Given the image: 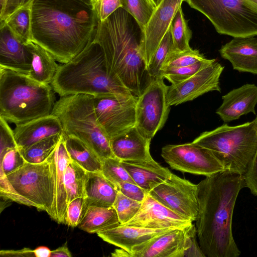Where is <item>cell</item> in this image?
<instances>
[{
    "instance_id": "17",
    "label": "cell",
    "mask_w": 257,
    "mask_h": 257,
    "mask_svg": "<svg viewBox=\"0 0 257 257\" xmlns=\"http://www.w3.org/2000/svg\"><path fill=\"white\" fill-rule=\"evenodd\" d=\"M192 221L170 210L147 193L137 214L125 225L162 229L185 227Z\"/></svg>"
},
{
    "instance_id": "21",
    "label": "cell",
    "mask_w": 257,
    "mask_h": 257,
    "mask_svg": "<svg viewBox=\"0 0 257 257\" xmlns=\"http://www.w3.org/2000/svg\"><path fill=\"white\" fill-rule=\"evenodd\" d=\"M0 67L28 75L32 55L27 46L18 40L7 27L1 23Z\"/></svg>"
},
{
    "instance_id": "33",
    "label": "cell",
    "mask_w": 257,
    "mask_h": 257,
    "mask_svg": "<svg viewBox=\"0 0 257 257\" xmlns=\"http://www.w3.org/2000/svg\"><path fill=\"white\" fill-rule=\"evenodd\" d=\"M170 28L173 39L172 52H180L191 49L189 46L191 31L184 19L181 7L176 12Z\"/></svg>"
},
{
    "instance_id": "18",
    "label": "cell",
    "mask_w": 257,
    "mask_h": 257,
    "mask_svg": "<svg viewBox=\"0 0 257 257\" xmlns=\"http://www.w3.org/2000/svg\"><path fill=\"white\" fill-rule=\"evenodd\" d=\"M47 159L51 164L55 184L53 219L58 223H64L68 206L64 183L65 172L72 160L66 150L63 134L55 149Z\"/></svg>"
},
{
    "instance_id": "8",
    "label": "cell",
    "mask_w": 257,
    "mask_h": 257,
    "mask_svg": "<svg viewBox=\"0 0 257 257\" xmlns=\"http://www.w3.org/2000/svg\"><path fill=\"white\" fill-rule=\"evenodd\" d=\"M204 15L220 34L257 35V7L246 0H184Z\"/></svg>"
},
{
    "instance_id": "39",
    "label": "cell",
    "mask_w": 257,
    "mask_h": 257,
    "mask_svg": "<svg viewBox=\"0 0 257 257\" xmlns=\"http://www.w3.org/2000/svg\"><path fill=\"white\" fill-rule=\"evenodd\" d=\"M205 58L197 50L191 49L180 52L172 51L167 56L162 70L166 68L191 65Z\"/></svg>"
},
{
    "instance_id": "15",
    "label": "cell",
    "mask_w": 257,
    "mask_h": 257,
    "mask_svg": "<svg viewBox=\"0 0 257 257\" xmlns=\"http://www.w3.org/2000/svg\"><path fill=\"white\" fill-rule=\"evenodd\" d=\"M192 225L169 229L135 246L130 253L131 257H184L190 247Z\"/></svg>"
},
{
    "instance_id": "50",
    "label": "cell",
    "mask_w": 257,
    "mask_h": 257,
    "mask_svg": "<svg viewBox=\"0 0 257 257\" xmlns=\"http://www.w3.org/2000/svg\"><path fill=\"white\" fill-rule=\"evenodd\" d=\"M36 257H50L51 250L46 246H39L34 249Z\"/></svg>"
},
{
    "instance_id": "52",
    "label": "cell",
    "mask_w": 257,
    "mask_h": 257,
    "mask_svg": "<svg viewBox=\"0 0 257 257\" xmlns=\"http://www.w3.org/2000/svg\"><path fill=\"white\" fill-rule=\"evenodd\" d=\"M152 2L155 5L156 8L161 4L163 0H151Z\"/></svg>"
},
{
    "instance_id": "19",
    "label": "cell",
    "mask_w": 257,
    "mask_h": 257,
    "mask_svg": "<svg viewBox=\"0 0 257 257\" xmlns=\"http://www.w3.org/2000/svg\"><path fill=\"white\" fill-rule=\"evenodd\" d=\"M223 102L216 113L224 122L238 119L250 112L255 114L257 86L247 83L233 89L222 97Z\"/></svg>"
},
{
    "instance_id": "36",
    "label": "cell",
    "mask_w": 257,
    "mask_h": 257,
    "mask_svg": "<svg viewBox=\"0 0 257 257\" xmlns=\"http://www.w3.org/2000/svg\"><path fill=\"white\" fill-rule=\"evenodd\" d=\"M122 7L137 21L143 31L156 7L151 0H121Z\"/></svg>"
},
{
    "instance_id": "3",
    "label": "cell",
    "mask_w": 257,
    "mask_h": 257,
    "mask_svg": "<svg viewBox=\"0 0 257 257\" xmlns=\"http://www.w3.org/2000/svg\"><path fill=\"white\" fill-rule=\"evenodd\" d=\"M143 34L136 19L119 8L97 22L93 40L102 49L109 76L137 97L153 79L141 54Z\"/></svg>"
},
{
    "instance_id": "12",
    "label": "cell",
    "mask_w": 257,
    "mask_h": 257,
    "mask_svg": "<svg viewBox=\"0 0 257 257\" xmlns=\"http://www.w3.org/2000/svg\"><path fill=\"white\" fill-rule=\"evenodd\" d=\"M161 156L172 169L182 172L207 176L224 171L209 150L193 142L166 145Z\"/></svg>"
},
{
    "instance_id": "26",
    "label": "cell",
    "mask_w": 257,
    "mask_h": 257,
    "mask_svg": "<svg viewBox=\"0 0 257 257\" xmlns=\"http://www.w3.org/2000/svg\"><path fill=\"white\" fill-rule=\"evenodd\" d=\"M117 192L115 186L101 171L87 172L84 196L88 206H112Z\"/></svg>"
},
{
    "instance_id": "45",
    "label": "cell",
    "mask_w": 257,
    "mask_h": 257,
    "mask_svg": "<svg viewBox=\"0 0 257 257\" xmlns=\"http://www.w3.org/2000/svg\"><path fill=\"white\" fill-rule=\"evenodd\" d=\"M245 186L257 196V151L243 175Z\"/></svg>"
},
{
    "instance_id": "25",
    "label": "cell",
    "mask_w": 257,
    "mask_h": 257,
    "mask_svg": "<svg viewBox=\"0 0 257 257\" xmlns=\"http://www.w3.org/2000/svg\"><path fill=\"white\" fill-rule=\"evenodd\" d=\"M134 182L148 193L172 174L153 159L150 160H120Z\"/></svg>"
},
{
    "instance_id": "35",
    "label": "cell",
    "mask_w": 257,
    "mask_h": 257,
    "mask_svg": "<svg viewBox=\"0 0 257 257\" xmlns=\"http://www.w3.org/2000/svg\"><path fill=\"white\" fill-rule=\"evenodd\" d=\"M173 50V39L170 27L164 36L148 67L152 79L162 77L161 70L168 54Z\"/></svg>"
},
{
    "instance_id": "14",
    "label": "cell",
    "mask_w": 257,
    "mask_h": 257,
    "mask_svg": "<svg viewBox=\"0 0 257 257\" xmlns=\"http://www.w3.org/2000/svg\"><path fill=\"white\" fill-rule=\"evenodd\" d=\"M224 68L216 61L187 80L176 85L168 86L167 104L170 106L177 105L192 101L208 92H221L219 78Z\"/></svg>"
},
{
    "instance_id": "40",
    "label": "cell",
    "mask_w": 257,
    "mask_h": 257,
    "mask_svg": "<svg viewBox=\"0 0 257 257\" xmlns=\"http://www.w3.org/2000/svg\"><path fill=\"white\" fill-rule=\"evenodd\" d=\"M88 206L84 196L69 202L68 203L64 224L72 227H77L84 217Z\"/></svg>"
},
{
    "instance_id": "9",
    "label": "cell",
    "mask_w": 257,
    "mask_h": 257,
    "mask_svg": "<svg viewBox=\"0 0 257 257\" xmlns=\"http://www.w3.org/2000/svg\"><path fill=\"white\" fill-rule=\"evenodd\" d=\"M6 176L14 190L28 206L46 211L53 219L55 184L48 159L39 164L26 162Z\"/></svg>"
},
{
    "instance_id": "37",
    "label": "cell",
    "mask_w": 257,
    "mask_h": 257,
    "mask_svg": "<svg viewBox=\"0 0 257 257\" xmlns=\"http://www.w3.org/2000/svg\"><path fill=\"white\" fill-rule=\"evenodd\" d=\"M101 172L115 186L121 182L136 184L121 165L120 160L116 157L108 158L102 161Z\"/></svg>"
},
{
    "instance_id": "51",
    "label": "cell",
    "mask_w": 257,
    "mask_h": 257,
    "mask_svg": "<svg viewBox=\"0 0 257 257\" xmlns=\"http://www.w3.org/2000/svg\"><path fill=\"white\" fill-rule=\"evenodd\" d=\"M111 255L114 257H130V253L122 248L115 249L113 252L111 253Z\"/></svg>"
},
{
    "instance_id": "53",
    "label": "cell",
    "mask_w": 257,
    "mask_h": 257,
    "mask_svg": "<svg viewBox=\"0 0 257 257\" xmlns=\"http://www.w3.org/2000/svg\"><path fill=\"white\" fill-rule=\"evenodd\" d=\"M7 0H0L1 10L4 8Z\"/></svg>"
},
{
    "instance_id": "27",
    "label": "cell",
    "mask_w": 257,
    "mask_h": 257,
    "mask_svg": "<svg viewBox=\"0 0 257 257\" xmlns=\"http://www.w3.org/2000/svg\"><path fill=\"white\" fill-rule=\"evenodd\" d=\"M26 45L32 55L31 68L27 75L38 82L51 85L59 67L56 60L45 49L32 41Z\"/></svg>"
},
{
    "instance_id": "49",
    "label": "cell",
    "mask_w": 257,
    "mask_h": 257,
    "mask_svg": "<svg viewBox=\"0 0 257 257\" xmlns=\"http://www.w3.org/2000/svg\"><path fill=\"white\" fill-rule=\"evenodd\" d=\"M72 254L70 251L67 242L63 245L59 247L55 250H51L50 257H71Z\"/></svg>"
},
{
    "instance_id": "43",
    "label": "cell",
    "mask_w": 257,
    "mask_h": 257,
    "mask_svg": "<svg viewBox=\"0 0 257 257\" xmlns=\"http://www.w3.org/2000/svg\"><path fill=\"white\" fill-rule=\"evenodd\" d=\"M0 155L3 154L9 149L18 147L14 131L9 126L8 121L1 116H0Z\"/></svg>"
},
{
    "instance_id": "6",
    "label": "cell",
    "mask_w": 257,
    "mask_h": 257,
    "mask_svg": "<svg viewBox=\"0 0 257 257\" xmlns=\"http://www.w3.org/2000/svg\"><path fill=\"white\" fill-rule=\"evenodd\" d=\"M192 142L209 150L224 171L243 175L257 151V117L235 126L224 124Z\"/></svg>"
},
{
    "instance_id": "54",
    "label": "cell",
    "mask_w": 257,
    "mask_h": 257,
    "mask_svg": "<svg viewBox=\"0 0 257 257\" xmlns=\"http://www.w3.org/2000/svg\"><path fill=\"white\" fill-rule=\"evenodd\" d=\"M246 1L257 7V0H246Z\"/></svg>"
},
{
    "instance_id": "13",
    "label": "cell",
    "mask_w": 257,
    "mask_h": 257,
    "mask_svg": "<svg viewBox=\"0 0 257 257\" xmlns=\"http://www.w3.org/2000/svg\"><path fill=\"white\" fill-rule=\"evenodd\" d=\"M148 194L178 214L196 220L199 211L198 185L172 173Z\"/></svg>"
},
{
    "instance_id": "7",
    "label": "cell",
    "mask_w": 257,
    "mask_h": 257,
    "mask_svg": "<svg viewBox=\"0 0 257 257\" xmlns=\"http://www.w3.org/2000/svg\"><path fill=\"white\" fill-rule=\"evenodd\" d=\"M52 113L60 120L64 135L81 140L102 161L115 157L110 140L97 119L92 95L75 94L61 97L55 102Z\"/></svg>"
},
{
    "instance_id": "28",
    "label": "cell",
    "mask_w": 257,
    "mask_h": 257,
    "mask_svg": "<svg viewBox=\"0 0 257 257\" xmlns=\"http://www.w3.org/2000/svg\"><path fill=\"white\" fill-rule=\"evenodd\" d=\"M120 224L116 212L113 206H89L77 227L89 233H97Z\"/></svg>"
},
{
    "instance_id": "32",
    "label": "cell",
    "mask_w": 257,
    "mask_h": 257,
    "mask_svg": "<svg viewBox=\"0 0 257 257\" xmlns=\"http://www.w3.org/2000/svg\"><path fill=\"white\" fill-rule=\"evenodd\" d=\"M62 134L50 137L19 149L26 162L39 164L46 161L55 149Z\"/></svg>"
},
{
    "instance_id": "20",
    "label": "cell",
    "mask_w": 257,
    "mask_h": 257,
    "mask_svg": "<svg viewBox=\"0 0 257 257\" xmlns=\"http://www.w3.org/2000/svg\"><path fill=\"white\" fill-rule=\"evenodd\" d=\"M219 52L234 70L257 75V39L253 36L233 37L221 46Z\"/></svg>"
},
{
    "instance_id": "30",
    "label": "cell",
    "mask_w": 257,
    "mask_h": 257,
    "mask_svg": "<svg viewBox=\"0 0 257 257\" xmlns=\"http://www.w3.org/2000/svg\"><path fill=\"white\" fill-rule=\"evenodd\" d=\"M33 0L19 7L1 20L13 35L26 44L31 41V12Z\"/></svg>"
},
{
    "instance_id": "10",
    "label": "cell",
    "mask_w": 257,
    "mask_h": 257,
    "mask_svg": "<svg viewBox=\"0 0 257 257\" xmlns=\"http://www.w3.org/2000/svg\"><path fill=\"white\" fill-rule=\"evenodd\" d=\"M168 88L163 77L154 78L138 97L135 125L150 140L167 120L170 109L166 99Z\"/></svg>"
},
{
    "instance_id": "31",
    "label": "cell",
    "mask_w": 257,
    "mask_h": 257,
    "mask_svg": "<svg viewBox=\"0 0 257 257\" xmlns=\"http://www.w3.org/2000/svg\"><path fill=\"white\" fill-rule=\"evenodd\" d=\"M87 172L72 160L68 164L64 177L68 203L76 198L84 195Z\"/></svg>"
},
{
    "instance_id": "38",
    "label": "cell",
    "mask_w": 257,
    "mask_h": 257,
    "mask_svg": "<svg viewBox=\"0 0 257 257\" xmlns=\"http://www.w3.org/2000/svg\"><path fill=\"white\" fill-rule=\"evenodd\" d=\"M142 202L133 200L118 191L113 204L120 224L130 220L138 212Z\"/></svg>"
},
{
    "instance_id": "5",
    "label": "cell",
    "mask_w": 257,
    "mask_h": 257,
    "mask_svg": "<svg viewBox=\"0 0 257 257\" xmlns=\"http://www.w3.org/2000/svg\"><path fill=\"white\" fill-rule=\"evenodd\" d=\"M51 85L0 67V116L16 125L50 115L55 103Z\"/></svg>"
},
{
    "instance_id": "11",
    "label": "cell",
    "mask_w": 257,
    "mask_h": 257,
    "mask_svg": "<svg viewBox=\"0 0 257 257\" xmlns=\"http://www.w3.org/2000/svg\"><path fill=\"white\" fill-rule=\"evenodd\" d=\"M93 99L97 119L110 140L135 126L138 97L109 95Z\"/></svg>"
},
{
    "instance_id": "23",
    "label": "cell",
    "mask_w": 257,
    "mask_h": 257,
    "mask_svg": "<svg viewBox=\"0 0 257 257\" xmlns=\"http://www.w3.org/2000/svg\"><path fill=\"white\" fill-rule=\"evenodd\" d=\"M151 141L135 125L111 139L110 144L113 155L120 160H150Z\"/></svg>"
},
{
    "instance_id": "41",
    "label": "cell",
    "mask_w": 257,
    "mask_h": 257,
    "mask_svg": "<svg viewBox=\"0 0 257 257\" xmlns=\"http://www.w3.org/2000/svg\"><path fill=\"white\" fill-rule=\"evenodd\" d=\"M0 174L8 175L26 162L18 147L7 150L0 155Z\"/></svg>"
},
{
    "instance_id": "2",
    "label": "cell",
    "mask_w": 257,
    "mask_h": 257,
    "mask_svg": "<svg viewBox=\"0 0 257 257\" xmlns=\"http://www.w3.org/2000/svg\"><path fill=\"white\" fill-rule=\"evenodd\" d=\"M197 185L195 226L202 251L208 257L239 256L232 222L238 195L246 187L243 175L223 171L206 176Z\"/></svg>"
},
{
    "instance_id": "55",
    "label": "cell",
    "mask_w": 257,
    "mask_h": 257,
    "mask_svg": "<svg viewBox=\"0 0 257 257\" xmlns=\"http://www.w3.org/2000/svg\"><path fill=\"white\" fill-rule=\"evenodd\" d=\"M256 117H257V116H256Z\"/></svg>"
},
{
    "instance_id": "24",
    "label": "cell",
    "mask_w": 257,
    "mask_h": 257,
    "mask_svg": "<svg viewBox=\"0 0 257 257\" xmlns=\"http://www.w3.org/2000/svg\"><path fill=\"white\" fill-rule=\"evenodd\" d=\"M169 229H154L120 224L97 234L104 241L124 249L130 254L135 246Z\"/></svg>"
},
{
    "instance_id": "48",
    "label": "cell",
    "mask_w": 257,
    "mask_h": 257,
    "mask_svg": "<svg viewBox=\"0 0 257 257\" xmlns=\"http://www.w3.org/2000/svg\"><path fill=\"white\" fill-rule=\"evenodd\" d=\"M1 256L10 257H33L35 256L34 250L29 248H23L18 250H1Z\"/></svg>"
},
{
    "instance_id": "42",
    "label": "cell",
    "mask_w": 257,
    "mask_h": 257,
    "mask_svg": "<svg viewBox=\"0 0 257 257\" xmlns=\"http://www.w3.org/2000/svg\"><path fill=\"white\" fill-rule=\"evenodd\" d=\"M90 6L99 22H103L122 7L121 0H90Z\"/></svg>"
},
{
    "instance_id": "46",
    "label": "cell",
    "mask_w": 257,
    "mask_h": 257,
    "mask_svg": "<svg viewBox=\"0 0 257 257\" xmlns=\"http://www.w3.org/2000/svg\"><path fill=\"white\" fill-rule=\"evenodd\" d=\"M196 236V226L192 224L190 230V247L185 252L184 256H206L202 251L199 242L197 241Z\"/></svg>"
},
{
    "instance_id": "16",
    "label": "cell",
    "mask_w": 257,
    "mask_h": 257,
    "mask_svg": "<svg viewBox=\"0 0 257 257\" xmlns=\"http://www.w3.org/2000/svg\"><path fill=\"white\" fill-rule=\"evenodd\" d=\"M183 1L184 0H163L155 9L143 30L141 50L147 69Z\"/></svg>"
},
{
    "instance_id": "34",
    "label": "cell",
    "mask_w": 257,
    "mask_h": 257,
    "mask_svg": "<svg viewBox=\"0 0 257 257\" xmlns=\"http://www.w3.org/2000/svg\"><path fill=\"white\" fill-rule=\"evenodd\" d=\"M216 61L215 59L205 58L192 65L180 67H170L161 71V76L168 80L172 85L179 84L189 78L202 69Z\"/></svg>"
},
{
    "instance_id": "47",
    "label": "cell",
    "mask_w": 257,
    "mask_h": 257,
    "mask_svg": "<svg viewBox=\"0 0 257 257\" xmlns=\"http://www.w3.org/2000/svg\"><path fill=\"white\" fill-rule=\"evenodd\" d=\"M30 0H7L3 10H1L0 19H3L19 7L25 4ZM90 6V0H79Z\"/></svg>"
},
{
    "instance_id": "44",
    "label": "cell",
    "mask_w": 257,
    "mask_h": 257,
    "mask_svg": "<svg viewBox=\"0 0 257 257\" xmlns=\"http://www.w3.org/2000/svg\"><path fill=\"white\" fill-rule=\"evenodd\" d=\"M118 191L135 200L142 202L147 193L136 184L121 182L116 185Z\"/></svg>"
},
{
    "instance_id": "4",
    "label": "cell",
    "mask_w": 257,
    "mask_h": 257,
    "mask_svg": "<svg viewBox=\"0 0 257 257\" xmlns=\"http://www.w3.org/2000/svg\"><path fill=\"white\" fill-rule=\"evenodd\" d=\"M51 85L61 97L133 94L109 76L102 49L93 41L70 61L59 66Z\"/></svg>"
},
{
    "instance_id": "22",
    "label": "cell",
    "mask_w": 257,
    "mask_h": 257,
    "mask_svg": "<svg viewBox=\"0 0 257 257\" xmlns=\"http://www.w3.org/2000/svg\"><path fill=\"white\" fill-rule=\"evenodd\" d=\"M13 131L19 149L50 137L61 134L63 132L58 117L52 113L16 125Z\"/></svg>"
},
{
    "instance_id": "29",
    "label": "cell",
    "mask_w": 257,
    "mask_h": 257,
    "mask_svg": "<svg viewBox=\"0 0 257 257\" xmlns=\"http://www.w3.org/2000/svg\"><path fill=\"white\" fill-rule=\"evenodd\" d=\"M63 136L66 150L72 161L88 172L101 171L102 161L91 148L76 137L64 134Z\"/></svg>"
},
{
    "instance_id": "1",
    "label": "cell",
    "mask_w": 257,
    "mask_h": 257,
    "mask_svg": "<svg viewBox=\"0 0 257 257\" xmlns=\"http://www.w3.org/2000/svg\"><path fill=\"white\" fill-rule=\"evenodd\" d=\"M97 22L91 6L79 0H33L31 41L64 64L93 41Z\"/></svg>"
}]
</instances>
